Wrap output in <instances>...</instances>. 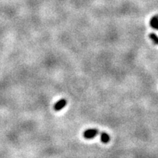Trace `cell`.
<instances>
[{
	"instance_id": "cell-1",
	"label": "cell",
	"mask_w": 158,
	"mask_h": 158,
	"mask_svg": "<svg viewBox=\"0 0 158 158\" xmlns=\"http://www.w3.org/2000/svg\"><path fill=\"white\" fill-rule=\"evenodd\" d=\"M98 132H99V131L97 129H89V130H86L84 132V137L86 139L93 138L98 135Z\"/></svg>"
},
{
	"instance_id": "cell-2",
	"label": "cell",
	"mask_w": 158,
	"mask_h": 158,
	"mask_svg": "<svg viewBox=\"0 0 158 158\" xmlns=\"http://www.w3.org/2000/svg\"><path fill=\"white\" fill-rule=\"evenodd\" d=\"M66 104H67V100L65 99L60 100L59 101H58L57 103H56L55 105H54V109H55L56 111H60V110H62L64 107H65Z\"/></svg>"
},
{
	"instance_id": "cell-3",
	"label": "cell",
	"mask_w": 158,
	"mask_h": 158,
	"mask_svg": "<svg viewBox=\"0 0 158 158\" xmlns=\"http://www.w3.org/2000/svg\"><path fill=\"white\" fill-rule=\"evenodd\" d=\"M150 26L152 28L158 30V16L152 17L150 20Z\"/></svg>"
},
{
	"instance_id": "cell-4",
	"label": "cell",
	"mask_w": 158,
	"mask_h": 158,
	"mask_svg": "<svg viewBox=\"0 0 158 158\" xmlns=\"http://www.w3.org/2000/svg\"><path fill=\"white\" fill-rule=\"evenodd\" d=\"M100 138H101L102 142L104 143V144H106V143L109 142V141H110L109 135H108L107 133H105V132H102Z\"/></svg>"
},
{
	"instance_id": "cell-5",
	"label": "cell",
	"mask_w": 158,
	"mask_h": 158,
	"mask_svg": "<svg viewBox=\"0 0 158 158\" xmlns=\"http://www.w3.org/2000/svg\"><path fill=\"white\" fill-rule=\"evenodd\" d=\"M149 37L152 39V41L154 42V43H155V44H157V45H158V37L155 35V34L151 33L150 35H149Z\"/></svg>"
}]
</instances>
